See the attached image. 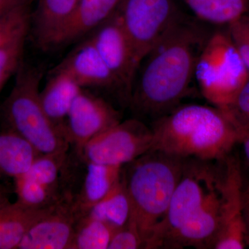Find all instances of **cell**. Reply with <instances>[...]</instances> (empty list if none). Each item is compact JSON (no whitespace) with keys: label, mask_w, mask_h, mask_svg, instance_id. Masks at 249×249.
Returning <instances> with one entry per match:
<instances>
[{"label":"cell","mask_w":249,"mask_h":249,"mask_svg":"<svg viewBox=\"0 0 249 249\" xmlns=\"http://www.w3.org/2000/svg\"><path fill=\"white\" fill-rule=\"evenodd\" d=\"M115 231L106 223L84 216L77 224L72 249H108Z\"/></svg>","instance_id":"cell-23"},{"label":"cell","mask_w":249,"mask_h":249,"mask_svg":"<svg viewBox=\"0 0 249 249\" xmlns=\"http://www.w3.org/2000/svg\"><path fill=\"white\" fill-rule=\"evenodd\" d=\"M240 131V142L243 148L245 159L249 166V127H238Z\"/></svg>","instance_id":"cell-33"},{"label":"cell","mask_w":249,"mask_h":249,"mask_svg":"<svg viewBox=\"0 0 249 249\" xmlns=\"http://www.w3.org/2000/svg\"><path fill=\"white\" fill-rule=\"evenodd\" d=\"M82 89L66 73L53 70L45 88L40 91V103L45 114L63 137L69 111Z\"/></svg>","instance_id":"cell-16"},{"label":"cell","mask_w":249,"mask_h":249,"mask_svg":"<svg viewBox=\"0 0 249 249\" xmlns=\"http://www.w3.org/2000/svg\"><path fill=\"white\" fill-rule=\"evenodd\" d=\"M4 204H3V205H4ZM3 205H1V206H0V211H1V208L2 207Z\"/></svg>","instance_id":"cell-35"},{"label":"cell","mask_w":249,"mask_h":249,"mask_svg":"<svg viewBox=\"0 0 249 249\" xmlns=\"http://www.w3.org/2000/svg\"><path fill=\"white\" fill-rule=\"evenodd\" d=\"M228 31L249 74V16L230 24Z\"/></svg>","instance_id":"cell-28"},{"label":"cell","mask_w":249,"mask_h":249,"mask_svg":"<svg viewBox=\"0 0 249 249\" xmlns=\"http://www.w3.org/2000/svg\"><path fill=\"white\" fill-rule=\"evenodd\" d=\"M84 162L86 167L83 183L73 197L75 208L82 217L121 181L123 170V167Z\"/></svg>","instance_id":"cell-17"},{"label":"cell","mask_w":249,"mask_h":249,"mask_svg":"<svg viewBox=\"0 0 249 249\" xmlns=\"http://www.w3.org/2000/svg\"><path fill=\"white\" fill-rule=\"evenodd\" d=\"M209 36L183 18L174 23L141 64L129 101L137 119L155 121L178 107L196 76L198 58Z\"/></svg>","instance_id":"cell-1"},{"label":"cell","mask_w":249,"mask_h":249,"mask_svg":"<svg viewBox=\"0 0 249 249\" xmlns=\"http://www.w3.org/2000/svg\"><path fill=\"white\" fill-rule=\"evenodd\" d=\"M188 159L170 201L168 212L157 232L153 249L163 248L167 241L217 191L223 167Z\"/></svg>","instance_id":"cell-6"},{"label":"cell","mask_w":249,"mask_h":249,"mask_svg":"<svg viewBox=\"0 0 249 249\" xmlns=\"http://www.w3.org/2000/svg\"><path fill=\"white\" fill-rule=\"evenodd\" d=\"M120 121V113L110 103L83 89L69 111L64 137L79 157L86 143Z\"/></svg>","instance_id":"cell-10"},{"label":"cell","mask_w":249,"mask_h":249,"mask_svg":"<svg viewBox=\"0 0 249 249\" xmlns=\"http://www.w3.org/2000/svg\"><path fill=\"white\" fill-rule=\"evenodd\" d=\"M139 67L179 18L173 0H122L117 9Z\"/></svg>","instance_id":"cell-7"},{"label":"cell","mask_w":249,"mask_h":249,"mask_svg":"<svg viewBox=\"0 0 249 249\" xmlns=\"http://www.w3.org/2000/svg\"><path fill=\"white\" fill-rule=\"evenodd\" d=\"M225 111L237 127H249V80Z\"/></svg>","instance_id":"cell-30"},{"label":"cell","mask_w":249,"mask_h":249,"mask_svg":"<svg viewBox=\"0 0 249 249\" xmlns=\"http://www.w3.org/2000/svg\"><path fill=\"white\" fill-rule=\"evenodd\" d=\"M31 5L19 6L0 17V47L22 33L29 31Z\"/></svg>","instance_id":"cell-27"},{"label":"cell","mask_w":249,"mask_h":249,"mask_svg":"<svg viewBox=\"0 0 249 249\" xmlns=\"http://www.w3.org/2000/svg\"><path fill=\"white\" fill-rule=\"evenodd\" d=\"M195 78L204 97L214 107H230L249 74L229 31L209 36L198 58Z\"/></svg>","instance_id":"cell-5"},{"label":"cell","mask_w":249,"mask_h":249,"mask_svg":"<svg viewBox=\"0 0 249 249\" xmlns=\"http://www.w3.org/2000/svg\"><path fill=\"white\" fill-rule=\"evenodd\" d=\"M9 196H8V191L4 185L0 183V206L9 202Z\"/></svg>","instance_id":"cell-34"},{"label":"cell","mask_w":249,"mask_h":249,"mask_svg":"<svg viewBox=\"0 0 249 249\" xmlns=\"http://www.w3.org/2000/svg\"><path fill=\"white\" fill-rule=\"evenodd\" d=\"M14 181L18 202L32 209L50 207L65 196V195L52 191L24 175L15 178Z\"/></svg>","instance_id":"cell-24"},{"label":"cell","mask_w":249,"mask_h":249,"mask_svg":"<svg viewBox=\"0 0 249 249\" xmlns=\"http://www.w3.org/2000/svg\"><path fill=\"white\" fill-rule=\"evenodd\" d=\"M35 0H0V17L21 6L32 4Z\"/></svg>","instance_id":"cell-31"},{"label":"cell","mask_w":249,"mask_h":249,"mask_svg":"<svg viewBox=\"0 0 249 249\" xmlns=\"http://www.w3.org/2000/svg\"><path fill=\"white\" fill-rule=\"evenodd\" d=\"M130 202L124 178L102 200L93 205L85 216L109 224L117 230L128 222Z\"/></svg>","instance_id":"cell-21"},{"label":"cell","mask_w":249,"mask_h":249,"mask_svg":"<svg viewBox=\"0 0 249 249\" xmlns=\"http://www.w3.org/2000/svg\"><path fill=\"white\" fill-rule=\"evenodd\" d=\"M67 159V154L40 155L34 160L29 169L24 175L52 191L65 195L60 191L59 175L66 163Z\"/></svg>","instance_id":"cell-25"},{"label":"cell","mask_w":249,"mask_h":249,"mask_svg":"<svg viewBox=\"0 0 249 249\" xmlns=\"http://www.w3.org/2000/svg\"><path fill=\"white\" fill-rule=\"evenodd\" d=\"M201 20L214 24H227L247 14L248 0H181Z\"/></svg>","instance_id":"cell-22"},{"label":"cell","mask_w":249,"mask_h":249,"mask_svg":"<svg viewBox=\"0 0 249 249\" xmlns=\"http://www.w3.org/2000/svg\"><path fill=\"white\" fill-rule=\"evenodd\" d=\"M152 150L188 160L222 161L240 142V131L222 109L178 106L153 121Z\"/></svg>","instance_id":"cell-2"},{"label":"cell","mask_w":249,"mask_h":249,"mask_svg":"<svg viewBox=\"0 0 249 249\" xmlns=\"http://www.w3.org/2000/svg\"><path fill=\"white\" fill-rule=\"evenodd\" d=\"M144 249L142 236L133 223L128 220L124 227L114 231L108 249Z\"/></svg>","instance_id":"cell-29"},{"label":"cell","mask_w":249,"mask_h":249,"mask_svg":"<svg viewBox=\"0 0 249 249\" xmlns=\"http://www.w3.org/2000/svg\"><path fill=\"white\" fill-rule=\"evenodd\" d=\"M29 31L22 33L0 47V92L6 82L16 74L23 62L24 45Z\"/></svg>","instance_id":"cell-26"},{"label":"cell","mask_w":249,"mask_h":249,"mask_svg":"<svg viewBox=\"0 0 249 249\" xmlns=\"http://www.w3.org/2000/svg\"><path fill=\"white\" fill-rule=\"evenodd\" d=\"M40 155L26 139L0 125V178L22 176Z\"/></svg>","instance_id":"cell-20"},{"label":"cell","mask_w":249,"mask_h":249,"mask_svg":"<svg viewBox=\"0 0 249 249\" xmlns=\"http://www.w3.org/2000/svg\"><path fill=\"white\" fill-rule=\"evenodd\" d=\"M53 70L66 73L83 89L120 90L127 101L120 83L108 68L89 37L77 46Z\"/></svg>","instance_id":"cell-13"},{"label":"cell","mask_w":249,"mask_h":249,"mask_svg":"<svg viewBox=\"0 0 249 249\" xmlns=\"http://www.w3.org/2000/svg\"><path fill=\"white\" fill-rule=\"evenodd\" d=\"M186 160L150 150L123 167L130 217L142 236L144 249L153 248L157 232L164 220L174 191Z\"/></svg>","instance_id":"cell-3"},{"label":"cell","mask_w":249,"mask_h":249,"mask_svg":"<svg viewBox=\"0 0 249 249\" xmlns=\"http://www.w3.org/2000/svg\"><path fill=\"white\" fill-rule=\"evenodd\" d=\"M29 31L36 45L42 49L57 47L79 0H35Z\"/></svg>","instance_id":"cell-15"},{"label":"cell","mask_w":249,"mask_h":249,"mask_svg":"<svg viewBox=\"0 0 249 249\" xmlns=\"http://www.w3.org/2000/svg\"><path fill=\"white\" fill-rule=\"evenodd\" d=\"M41 76L38 68L22 62L14 88L0 106V125L26 139L41 155H67L70 144L41 105Z\"/></svg>","instance_id":"cell-4"},{"label":"cell","mask_w":249,"mask_h":249,"mask_svg":"<svg viewBox=\"0 0 249 249\" xmlns=\"http://www.w3.org/2000/svg\"><path fill=\"white\" fill-rule=\"evenodd\" d=\"M82 217L66 195L30 228L19 249H72Z\"/></svg>","instance_id":"cell-12"},{"label":"cell","mask_w":249,"mask_h":249,"mask_svg":"<svg viewBox=\"0 0 249 249\" xmlns=\"http://www.w3.org/2000/svg\"><path fill=\"white\" fill-rule=\"evenodd\" d=\"M153 133L140 119L134 118L111 126L90 140L82 150L86 162L124 167L152 150Z\"/></svg>","instance_id":"cell-8"},{"label":"cell","mask_w":249,"mask_h":249,"mask_svg":"<svg viewBox=\"0 0 249 249\" xmlns=\"http://www.w3.org/2000/svg\"><path fill=\"white\" fill-rule=\"evenodd\" d=\"M220 186L221 183L217 191L173 234L163 248L213 249L220 228Z\"/></svg>","instance_id":"cell-14"},{"label":"cell","mask_w":249,"mask_h":249,"mask_svg":"<svg viewBox=\"0 0 249 249\" xmlns=\"http://www.w3.org/2000/svg\"><path fill=\"white\" fill-rule=\"evenodd\" d=\"M89 35L98 53L120 83L129 103L139 65L117 11Z\"/></svg>","instance_id":"cell-11"},{"label":"cell","mask_w":249,"mask_h":249,"mask_svg":"<svg viewBox=\"0 0 249 249\" xmlns=\"http://www.w3.org/2000/svg\"><path fill=\"white\" fill-rule=\"evenodd\" d=\"M243 213L245 226V242L249 247V185L243 193Z\"/></svg>","instance_id":"cell-32"},{"label":"cell","mask_w":249,"mask_h":249,"mask_svg":"<svg viewBox=\"0 0 249 249\" xmlns=\"http://www.w3.org/2000/svg\"><path fill=\"white\" fill-rule=\"evenodd\" d=\"M220 186V228L213 249H243L245 226L243 213V178L240 162L229 155L223 160Z\"/></svg>","instance_id":"cell-9"},{"label":"cell","mask_w":249,"mask_h":249,"mask_svg":"<svg viewBox=\"0 0 249 249\" xmlns=\"http://www.w3.org/2000/svg\"><path fill=\"white\" fill-rule=\"evenodd\" d=\"M122 0H79L58 47L89 35L117 11Z\"/></svg>","instance_id":"cell-18"},{"label":"cell","mask_w":249,"mask_h":249,"mask_svg":"<svg viewBox=\"0 0 249 249\" xmlns=\"http://www.w3.org/2000/svg\"><path fill=\"white\" fill-rule=\"evenodd\" d=\"M52 206L32 209L17 201L3 205L0 211V249H18L28 231Z\"/></svg>","instance_id":"cell-19"}]
</instances>
